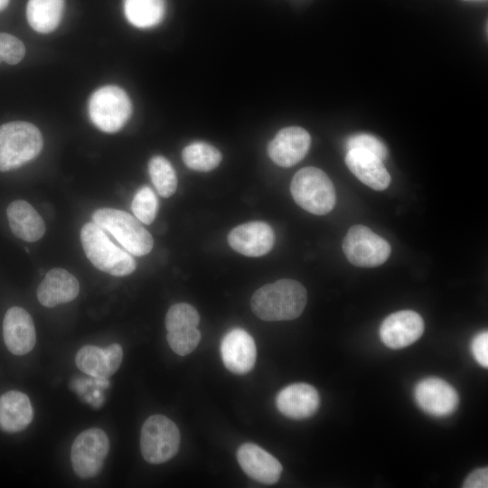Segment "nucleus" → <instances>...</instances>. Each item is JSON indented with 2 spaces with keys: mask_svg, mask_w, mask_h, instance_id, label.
I'll return each instance as SVG.
<instances>
[{
  "mask_svg": "<svg viewBox=\"0 0 488 488\" xmlns=\"http://www.w3.org/2000/svg\"><path fill=\"white\" fill-rule=\"evenodd\" d=\"M383 160L361 149L348 150L345 164L349 170L364 184L375 191H383L390 183V175Z\"/></svg>",
  "mask_w": 488,
  "mask_h": 488,
  "instance_id": "nucleus-20",
  "label": "nucleus"
},
{
  "mask_svg": "<svg viewBox=\"0 0 488 488\" xmlns=\"http://www.w3.org/2000/svg\"><path fill=\"white\" fill-rule=\"evenodd\" d=\"M200 323L198 311L187 303H177L173 305L165 316V328L167 332L197 327Z\"/></svg>",
  "mask_w": 488,
  "mask_h": 488,
  "instance_id": "nucleus-28",
  "label": "nucleus"
},
{
  "mask_svg": "<svg viewBox=\"0 0 488 488\" xmlns=\"http://www.w3.org/2000/svg\"><path fill=\"white\" fill-rule=\"evenodd\" d=\"M3 337L7 349L15 355H23L33 350L36 333L30 314L22 307L9 308L3 321Z\"/></svg>",
  "mask_w": 488,
  "mask_h": 488,
  "instance_id": "nucleus-15",
  "label": "nucleus"
},
{
  "mask_svg": "<svg viewBox=\"0 0 488 488\" xmlns=\"http://www.w3.org/2000/svg\"><path fill=\"white\" fill-rule=\"evenodd\" d=\"M307 301L305 286L296 280L279 279L258 288L251 297L253 313L264 321L297 318Z\"/></svg>",
  "mask_w": 488,
  "mask_h": 488,
  "instance_id": "nucleus-1",
  "label": "nucleus"
},
{
  "mask_svg": "<svg viewBox=\"0 0 488 488\" xmlns=\"http://www.w3.org/2000/svg\"><path fill=\"white\" fill-rule=\"evenodd\" d=\"M290 192L296 204L315 215H324L335 205V190L331 179L324 171L314 166L302 168L296 173L290 183Z\"/></svg>",
  "mask_w": 488,
  "mask_h": 488,
  "instance_id": "nucleus-4",
  "label": "nucleus"
},
{
  "mask_svg": "<svg viewBox=\"0 0 488 488\" xmlns=\"http://www.w3.org/2000/svg\"><path fill=\"white\" fill-rule=\"evenodd\" d=\"M343 251L350 263L361 267H375L389 257V243L364 225L352 226L343 240Z\"/></svg>",
  "mask_w": 488,
  "mask_h": 488,
  "instance_id": "nucleus-8",
  "label": "nucleus"
},
{
  "mask_svg": "<svg viewBox=\"0 0 488 488\" xmlns=\"http://www.w3.org/2000/svg\"><path fill=\"white\" fill-rule=\"evenodd\" d=\"M131 111L129 97L117 86L101 87L89 99V118L103 132L115 133L120 130L128 120Z\"/></svg>",
  "mask_w": 488,
  "mask_h": 488,
  "instance_id": "nucleus-6",
  "label": "nucleus"
},
{
  "mask_svg": "<svg viewBox=\"0 0 488 488\" xmlns=\"http://www.w3.org/2000/svg\"><path fill=\"white\" fill-rule=\"evenodd\" d=\"M131 209L140 222L151 224L158 210V199L153 189L146 185L139 188L133 198Z\"/></svg>",
  "mask_w": 488,
  "mask_h": 488,
  "instance_id": "nucleus-27",
  "label": "nucleus"
},
{
  "mask_svg": "<svg viewBox=\"0 0 488 488\" xmlns=\"http://www.w3.org/2000/svg\"><path fill=\"white\" fill-rule=\"evenodd\" d=\"M418 407L434 417H446L457 408L459 397L456 390L446 380L429 377L420 380L414 389Z\"/></svg>",
  "mask_w": 488,
  "mask_h": 488,
  "instance_id": "nucleus-10",
  "label": "nucleus"
},
{
  "mask_svg": "<svg viewBox=\"0 0 488 488\" xmlns=\"http://www.w3.org/2000/svg\"><path fill=\"white\" fill-rule=\"evenodd\" d=\"M277 409L284 416L304 419L313 416L320 405L314 387L307 383H293L282 389L276 398Z\"/></svg>",
  "mask_w": 488,
  "mask_h": 488,
  "instance_id": "nucleus-17",
  "label": "nucleus"
},
{
  "mask_svg": "<svg viewBox=\"0 0 488 488\" xmlns=\"http://www.w3.org/2000/svg\"><path fill=\"white\" fill-rule=\"evenodd\" d=\"M92 221L110 233L132 255L145 256L153 249L152 235L136 217L124 211L99 209L92 214Z\"/></svg>",
  "mask_w": 488,
  "mask_h": 488,
  "instance_id": "nucleus-5",
  "label": "nucleus"
},
{
  "mask_svg": "<svg viewBox=\"0 0 488 488\" xmlns=\"http://www.w3.org/2000/svg\"><path fill=\"white\" fill-rule=\"evenodd\" d=\"M123 359L122 347L113 343L107 348L94 345L81 347L75 357V362L82 372L95 377L107 378L119 368Z\"/></svg>",
  "mask_w": 488,
  "mask_h": 488,
  "instance_id": "nucleus-18",
  "label": "nucleus"
},
{
  "mask_svg": "<svg viewBox=\"0 0 488 488\" xmlns=\"http://www.w3.org/2000/svg\"><path fill=\"white\" fill-rule=\"evenodd\" d=\"M164 12V0H124L126 18L137 28L155 26L163 20Z\"/></svg>",
  "mask_w": 488,
  "mask_h": 488,
  "instance_id": "nucleus-24",
  "label": "nucleus"
},
{
  "mask_svg": "<svg viewBox=\"0 0 488 488\" xmlns=\"http://www.w3.org/2000/svg\"><path fill=\"white\" fill-rule=\"evenodd\" d=\"M9 0H0V11L4 10L8 5Z\"/></svg>",
  "mask_w": 488,
  "mask_h": 488,
  "instance_id": "nucleus-34",
  "label": "nucleus"
},
{
  "mask_svg": "<svg viewBox=\"0 0 488 488\" xmlns=\"http://www.w3.org/2000/svg\"><path fill=\"white\" fill-rule=\"evenodd\" d=\"M197 327H189L167 332L166 339L171 349L178 355L191 353L201 341Z\"/></svg>",
  "mask_w": 488,
  "mask_h": 488,
  "instance_id": "nucleus-29",
  "label": "nucleus"
},
{
  "mask_svg": "<svg viewBox=\"0 0 488 488\" xmlns=\"http://www.w3.org/2000/svg\"><path fill=\"white\" fill-rule=\"evenodd\" d=\"M6 215L13 234L27 242H35L45 233L46 227L42 218L26 201L12 202Z\"/></svg>",
  "mask_w": 488,
  "mask_h": 488,
  "instance_id": "nucleus-21",
  "label": "nucleus"
},
{
  "mask_svg": "<svg viewBox=\"0 0 488 488\" xmlns=\"http://www.w3.org/2000/svg\"><path fill=\"white\" fill-rule=\"evenodd\" d=\"M64 0H29L26 17L30 26L41 33H49L59 25Z\"/></svg>",
  "mask_w": 488,
  "mask_h": 488,
  "instance_id": "nucleus-23",
  "label": "nucleus"
},
{
  "mask_svg": "<svg viewBox=\"0 0 488 488\" xmlns=\"http://www.w3.org/2000/svg\"><path fill=\"white\" fill-rule=\"evenodd\" d=\"M237 460L244 473L259 483L272 484L280 478L279 461L256 444H242L237 451Z\"/></svg>",
  "mask_w": 488,
  "mask_h": 488,
  "instance_id": "nucleus-16",
  "label": "nucleus"
},
{
  "mask_svg": "<svg viewBox=\"0 0 488 488\" xmlns=\"http://www.w3.org/2000/svg\"><path fill=\"white\" fill-rule=\"evenodd\" d=\"M148 173L157 192L164 198L172 196L177 188V176L173 165L164 156H153L148 164Z\"/></svg>",
  "mask_w": 488,
  "mask_h": 488,
  "instance_id": "nucleus-26",
  "label": "nucleus"
},
{
  "mask_svg": "<svg viewBox=\"0 0 488 488\" xmlns=\"http://www.w3.org/2000/svg\"><path fill=\"white\" fill-rule=\"evenodd\" d=\"M80 241L88 259L100 271L125 277L136 270L132 254L117 246L96 223L88 222L82 227Z\"/></svg>",
  "mask_w": 488,
  "mask_h": 488,
  "instance_id": "nucleus-2",
  "label": "nucleus"
},
{
  "mask_svg": "<svg viewBox=\"0 0 488 488\" xmlns=\"http://www.w3.org/2000/svg\"><path fill=\"white\" fill-rule=\"evenodd\" d=\"M311 144L309 133L300 127L279 130L267 146L270 159L279 166L290 167L307 154Z\"/></svg>",
  "mask_w": 488,
  "mask_h": 488,
  "instance_id": "nucleus-13",
  "label": "nucleus"
},
{
  "mask_svg": "<svg viewBox=\"0 0 488 488\" xmlns=\"http://www.w3.org/2000/svg\"><path fill=\"white\" fill-rule=\"evenodd\" d=\"M221 355L225 367L236 374H245L252 370L257 349L252 336L242 328L227 332L221 343Z\"/></svg>",
  "mask_w": 488,
  "mask_h": 488,
  "instance_id": "nucleus-12",
  "label": "nucleus"
},
{
  "mask_svg": "<svg viewBox=\"0 0 488 488\" xmlns=\"http://www.w3.org/2000/svg\"><path fill=\"white\" fill-rule=\"evenodd\" d=\"M42 145V136L32 123L12 121L0 126V171H11L32 161Z\"/></svg>",
  "mask_w": 488,
  "mask_h": 488,
  "instance_id": "nucleus-3",
  "label": "nucleus"
},
{
  "mask_svg": "<svg viewBox=\"0 0 488 488\" xmlns=\"http://www.w3.org/2000/svg\"><path fill=\"white\" fill-rule=\"evenodd\" d=\"M424 329V320L419 314L412 310H401L383 320L380 327V336L387 347L401 349L419 339Z\"/></svg>",
  "mask_w": 488,
  "mask_h": 488,
  "instance_id": "nucleus-11",
  "label": "nucleus"
},
{
  "mask_svg": "<svg viewBox=\"0 0 488 488\" xmlns=\"http://www.w3.org/2000/svg\"><path fill=\"white\" fill-rule=\"evenodd\" d=\"M471 352L475 361L483 367H488V333L481 332L471 343Z\"/></svg>",
  "mask_w": 488,
  "mask_h": 488,
  "instance_id": "nucleus-32",
  "label": "nucleus"
},
{
  "mask_svg": "<svg viewBox=\"0 0 488 488\" xmlns=\"http://www.w3.org/2000/svg\"><path fill=\"white\" fill-rule=\"evenodd\" d=\"M24 54L25 47L21 40L12 34L0 33V63L17 64Z\"/></svg>",
  "mask_w": 488,
  "mask_h": 488,
  "instance_id": "nucleus-30",
  "label": "nucleus"
},
{
  "mask_svg": "<svg viewBox=\"0 0 488 488\" xmlns=\"http://www.w3.org/2000/svg\"><path fill=\"white\" fill-rule=\"evenodd\" d=\"M80 291L78 279L63 268L48 271L37 288V299L46 307H54L75 299Z\"/></svg>",
  "mask_w": 488,
  "mask_h": 488,
  "instance_id": "nucleus-19",
  "label": "nucleus"
},
{
  "mask_svg": "<svg viewBox=\"0 0 488 488\" xmlns=\"http://www.w3.org/2000/svg\"><path fill=\"white\" fill-rule=\"evenodd\" d=\"M346 149H361L377 155L381 160L386 159L388 150L385 145L377 137L368 134H357L346 141Z\"/></svg>",
  "mask_w": 488,
  "mask_h": 488,
  "instance_id": "nucleus-31",
  "label": "nucleus"
},
{
  "mask_svg": "<svg viewBox=\"0 0 488 488\" xmlns=\"http://www.w3.org/2000/svg\"><path fill=\"white\" fill-rule=\"evenodd\" d=\"M180 446V432L174 421L164 415H153L143 424L140 448L150 464H162L173 458Z\"/></svg>",
  "mask_w": 488,
  "mask_h": 488,
  "instance_id": "nucleus-7",
  "label": "nucleus"
},
{
  "mask_svg": "<svg viewBox=\"0 0 488 488\" xmlns=\"http://www.w3.org/2000/svg\"><path fill=\"white\" fill-rule=\"evenodd\" d=\"M465 488H487L488 487V471L487 468H480L472 472L465 481Z\"/></svg>",
  "mask_w": 488,
  "mask_h": 488,
  "instance_id": "nucleus-33",
  "label": "nucleus"
},
{
  "mask_svg": "<svg viewBox=\"0 0 488 488\" xmlns=\"http://www.w3.org/2000/svg\"><path fill=\"white\" fill-rule=\"evenodd\" d=\"M109 450L106 433L92 427L81 432L73 441L70 460L75 474L82 479H89L99 474Z\"/></svg>",
  "mask_w": 488,
  "mask_h": 488,
  "instance_id": "nucleus-9",
  "label": "nucleus"
},
{
  "mask_svg": "<svg viewBox=\"0 0 488 488\" xmlns=\"http://www.w3.org/2000/svg\"><path fill=\"white\" fill-rule=\"evenodd\" d=\"M182 157L184 164L192 170L209 172L215 169L221 161V152L205 142H193L186 145Z\"/></svg>",
  "mask_w": 488,
  "mask_h": 488,
  "instance_id": "nucleus-25",
  "label": "nucleus"
},
{
  "mask_svg": "<svg viewBox=\"0 0 488 488\" xmlns=\"http://www.w3.org/2000/svg\"><path fill=\"white\" fill-rule=\"evenodd\" d=\"M33 409L28 396L10 390L0 397V427L14 433L24 429L33 420Z\"/></svg>",
  "mask_w": 488,
  "mask_h": 488,
  "instance_id": "nucleus-22",
  "label": "nucleus"
},
{
  "mask_svg": "<svg viewBox=\"0 0 488 488\" xmlns=\"http://www.w3.org/2000/svg\"><path fill=\"white\" fill-rule=\"evenodd\" d=\"M230 246L247 257H261L267 254L275 243L273 229L263 221H250L239 225L228 235Z\"/></svg>",
  "mask_w": 488,
  "mask_h": 488,
  "instance_id": "nucleus-14",
  "label": "nucleus"
}]
</instances>
